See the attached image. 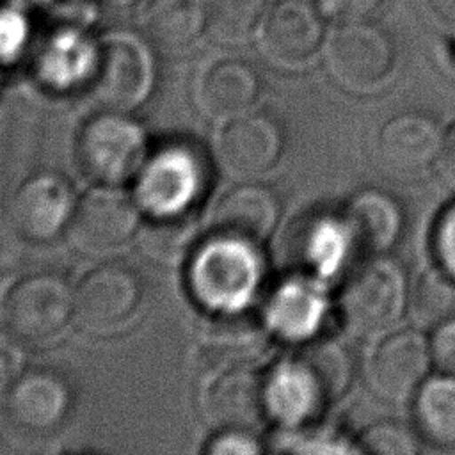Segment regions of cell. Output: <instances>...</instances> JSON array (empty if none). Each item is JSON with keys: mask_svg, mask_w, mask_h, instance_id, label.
<instances>
[{"mask_svg": "<svg viewBox=\"0 0 455 455\" xmlns=\"http://www.w3.org/2000/svg\"><path fill=\"white\" fill-rule=\"evenodd\" d=\"M409 283L402 265L386 254L366 256L345 279L338 299L339 318L354 336H377L402 318Z\"/></svg>", "mask_w": 455, "mask_h": 455, "instance_id": "1", "label": "cell"}, {"mask_svg": "<svg viewBox=\"0 0 455 455\" xmlns=\"http://www.w3.org/2000/svg\"><path fill=\"white\" fill-rule=\"evenodd\" d=\"M75 155L91 181L121 187L137 178L149 151L142 126L128 112L100 110L80 128Z\"/></svg>", "mask_w": 455, "mask_h": 455, "instance_id": "2", "label": "cell"}, {"mask_svg": "<svg viewBox=\"0 0 455 455\" xmlns=\"http://www.w3.org/2000/svg\"><path fill=\"white\" fill-rule=\"evenodd\" d=\"M256 251L254 245L212 235L190 261L188 284L194 297L215 313L245 307L261 277Z\"/></svg>", "mask_w": 455, "mask_h": 455, "instance_id": "3", "label": "cell"}, {"mask_svg": "<svg viewBox=\"0 0 455 455\" xmlns=\"http://www.w3.org/2000/svg\"><path fill=\"white\" fill-rule=\"evenodd\" d=\"M153 59L148 43L128 32L107 34L94 53L85 89L98 110L130 112L149 94Z\"/></svg>", "mask_w": 455, "mask_h": 455, "instance_id": "4", "label": "cell"}, {"mask_svg": "<svg viewBox=\"0 0 455 455\" xmlns=\"http://www.w3.org/2000/svg\"><path fill=\"white\" fill-rule=\"evenodd\" d=\"M208 185V164L190 142H165L137 174L135 199L149 215L194 212Z\"/></svg>", "mask_w": 455, "mask_h": 455, "instance_id": "5", "label": "cell"}, {"mask_svg": "<svg viewBox=\"0 0 455 455\" xmlns=\"http://www.w3.org/2000/svg\"><path fill=\"white\" fill-rule=\"evenodd\" d=\"M329 76L345 91L371 92L393 75L396 52L389 34L368 18L343 20L325 43Z\"/></svg>", "mask_w": 455, "mask_h": 455, "instance_id": "6", "label": "cell"}, {"mask_svg": "<svg viewBox=\"0 0 455 455\" xmlns=\"http://www.w3.org/2000/svg\"><path fill=\"white\" fill-rule=\"evenodd\" d=\"M73 318L75 288L59 274H28L9 288L2 302L4 325L21 341H48Z\"/></svg>", "mask_w": 455, "mask_h": 455, "instance_id": "7", "label": "cell"}, {"mask_svg": "<svg viewBox=\"0 0 455 455\" xmlns=\"http://www.w3.org/2000/svg\"><path fill=\"white\" fill-rule=\"evenodd\" d=\"M140 224L137 199L121 187L98 185L76 201L68 235L78 251L101 254L137 236Z\"/></svg>", "mask_w": 455, "mask_h": 455, "instance_id": "8", "label": "cell"}, {"mask_svg": "<svg viewBox=\"0 0 455 455\" xmlns=\"http://www.w3.org/2000/svg\"><path fill=\"white\" fill-rule=\"evenodd\" d=\"M432 366L428 339L418 329H398L370 350L366 380L379 398L402 403L418 393Z\"/></svg>", "mask_w": 455, "mask_h": 455, "instance_id": "9", "label": "cell"}, {"mask_svg": "<svg viewBox=\"0 0 455 455\" xmlns=\"http://www.w3.org/2000/svg\"><path fill=\"white\" fill-rule=\"evenodd\" d=\"M444 130L439 121L418 110H405L391 116L375 137V160L386 174L412 178L437 165Z\"/></svg>", "mask_w": 455, "mask_h": 455, "instance_id": "10", "label": "cell"}, {"mask_svg": "<svg viewBox=\"0 0 455 455\" xmlns=\"http://www.w3.org/2000/svg\"><path fill=\"white\" fill-rule=\"evenodd\" d=\"M259 46L268 60L283 68L307 64L322 48L323 18L311 0H275L259 23Z\"/></svg>", "mask_w": 455, "mask_h": 455, "instance_id": "11", "label": "cell"}, {"mask_svg": "<svg viewBox=\"0 0 455 455\" xmlns=\"http://www.w3.org/2000/svg\"><path fill=\"white\" fill-rule=\"evenodd\" d=\"M140 297V281L130 267L103 263L75 288V320L91 332L112 331L135 315Z\"/></svg>", "mask_w": 455, "mask_h": 455, "instance_id": "12", "label": "cell"}, {"mask_svg": "<svg viewBox=\"0 0 455 455\" xmlns=\"http://www.w3.org/2000/svg\"><path fill=\"white\" fill-rule=\"evenodd\" d=\"M217 149L229 174L252 178L277 165L284 149V135L274 116L247 110L224 124Z\"/></svg>", "mask_w": 455, "mask_h": 455, "instance_id": "13", "label": "cell"}, {"mask_svg": "<svg viewBox=\"0 0 455 455\" xmlns=\"http://www.w3.org/2000/svg\"><path fill=\"white\" fill-rule=\"evenodd\" d=\"M75 204L68 180L57 172L43 171L18 187L11 204V219L16 231L27 240L46 242L68 229Z\"/></svg>", "mask_w": 455, "mask_h": 455, "instance_id": "14", "label": "cell"}, {"mask_svg": "<svg viewBox=\"0 0 455 455\" xmlns=\"http://www.w3.org/2000/svg\"><path fill=\"white\" fill-rule=\"evenodd\" d=\"M279 215L281 201L274 188L259 181H245L229 188L215 204L212 235L259 247L274 233Z\"/></svg>", "mask_w": 455, "mask_h": 455, "instance_id": "15", "label": "cell"}, {"mask_svg": "<svg viewBox=\"0 0 455 455\" xmlns=\"http://www.w3.org/2000/svg\"><path fill=\"white\" fill-rule=\"evenodd\" d=\"M339 224L348 245L357 252L386 254L402 236L403 212L391 194L363 188L345 203Z\"/></svg>", "mask_w": 455, "mask_h": 455, "instance_id": "16", "label": "cell"}, {"mask_svg": "<svg viewBox=\"0 0 455 455\" xmlns=\"http://www.w3.org/2000/svg\"><path fill=\"white\" fill-rule=\"evenodd\" d=\"M206 412L220 428L254 430L270 414L267 377L245 364L228 368L208 389Z\"/></svg>", "mask_w": 455, "mask_h": 455, "instance_id": "17", "label": "cell"}, {"mask_svg": "<svg viewBox=\"0 0 455 455\" xmlns=\"http://www.w3.org/2000/svg\"><path fill=\"white\" fill-rule=\"evenodd\" d=\"M68 380L50 368L23 371L5 396L9 418L28 432H48L62 425L71 409Z\"/></svg>", "mask_w": 455, "mask_h": 455, "instance_id": "18", "label": "cell"}, {"mask_svg": "<svg viewBox=\"0 0 455 455\" xmlns=\"http://www.w3.org/2000/svg\"><path fill=\"white\" fill-rule=\"evenodd\" d=\"M261 92L256 69L238 59L208 64L196 84L199 108L210 117H235L252 108Z\"/></svg>", "mask_w": 455, "mask_h": 455, "instance_id": "19", "label": "cell"}, {"mask_svg": "<svg viewBox=\"0 0 455 455\" xmlns=\"http://www.w3.org/2000/svg\"><path fill=\"white\" fill-rule=\"evenodd\" d=\"M206 0H146L140 28L149 44L180 53L206 28Z\"/></svg>", "mask_w": 455, "mask_h": 455, "instance_id": "20", "label": "cell"}, {"mask_svg": "<svg viewBox=\"0 0 455 455\" xmlns=\"http://www.w3.org/2000/svg\"><path fill=\"white\" fill-rule=\"evenodd\" d=\"M268 409L288 427L315 419L329 405L307 368L293 355L267 377Z\"/></svg>", "mask_w": 455, "mask_h": 455, "instance_id": "21", "label": "cell"}, {"mask_svg": "<svg viewBox=\"0 0 455 455\" xmlns=\"http://www.w3.org/2000/svg\"><path fill=\"white\" fill-rule=\"evenodd\" d=\"M414 423L419 435L443 448L455 446V375L428 377L412 396Z\"/></svg>", "mask_w": 455, "mask_h": 455, "instance_id": "22", "label": "cell"}, {"mask_svg": "<svg viewBox=\"0 0 455 455\" xmlns=\"http://www.w3.org/2000/svg\"><path fill=\"white\" fill-rule=\"evenodd\" d=\"M293 355L311 371L331 405L345 396L354 379V359L345 343L315 336L306 339Z\"/></svg>", "mask_w": 455, "mask_h": 455, "instance_id": "23", "label": "cell"}, {"mask_svg": "<svg viewBox=\"0 0 455 455\" xmlns=\"http://www.w3.org/2000/svg\"><path fill=\"white\" fill-rule=\"evenodd\" d=\"M407 309L421 329H434L455 318V274L439 263L419 270L409 286Z\"/></svg>", "mask_w": 455, "mask_h": 455, "instance_id": "24", "label": "cell"}, {"mask_svg": "<svg viewBox=\"0 0 455 455\" xmlns=\"http://www.w3.org/2000/svg\"><path fill=\"white\" fill-rule=\"evenodd\" d=\"M199 220L194 212L176 215H151L139 228L140 249L156 261L176 263L196 247Z\"/></svg>", "mask_w": 455, "mask_h": 455, "instance_id": "25", "label": "cell"}, {"mask_svg": "<svg viewBox=\"0 0 455 455\" xmlns=\"http://www.w3.org/2000/svg\"><path fill=\"white\" fill-rule=\"evenodd\" d=\"M323 315V300L307 284L290 283L283 286L270 307V329L293 339H309Z\"/></svg>", "mask_w": 455, "mask_h": 455, "instance_id": "26", "label": "cell"}, {"mask_svg": "<svg viewBox=\"0 0 455 455\" xmlns=\"http://www.w3.org/2000/svg\"><path fill=\"white\" fill-rule=\"evenodd\" d=\"M267 0H208L206 30L222 44H240L259 27Z\"/></svg>", "mask_w": 455, "mask_h": 455, "instance_id": "27", "label": "cell"}, {"mask_svg": "<svg viewBox=\"0 0 455 455\" xmlns=\"http://www.w3.org/2000/svg\"><path fill=\"white\" fill-rule=\"evenodd\" d=\"M208 327V341L228 352L251 354L261 350L267 343L265 322L245 307L220 311Z\"/></svg>", "mask_w": 455, "mask_h": 455, "instance_id": "28", "label": "cell"}, {"mask_svg": "<svg viewBox=\"0 0 455 455\" xmlns=\"http://www.w3.org/2000/svg\"><path fill=\"white\" fill-rule=\"evenodd\" d=\"M421 439L416 428L402 421L380 419L359 434L355 448L371 455H416L421 451Z\"/></svg>", "mask_w": 455, "mask_h": 455, "instance_id": "29", "label": "cell"}, {"mask_svg": "<svg viewBox=\"0 0 455 455\" xmlns=\"http://www.w3.org/2000/svg\"><path fill=\"white\" fill-rule=\"evenodd\" d=\"M25 371V352L21 339L7 329L0 331V398H5L11 387Z\"/></svg>", "mask_w": 455, "mask_h": 455, "instance_id": "30", "label": "cell"}, {"mask_svg": "<svg viewBox=\"0 0 455 455\" xmlns=\"http://www.w3.org/2000/svg\"><path fill=\"white\" fill-rule=\"evenodd\" d=\"M432 249L437 263L455 274V203L448 204L435 220Z\"/></svg>", "mask_w": 455, "mask_h": 455, "instance_id": "31", "label": "cell"}, {"mask_svg": "<svg viewBox=\"0 0 455 455\" xmlns=\"http://www.w3.org/2000/svg\"><path fill=\"white\" fill-rule=\"evenodd\" d=\"M428 343L434 366L441 373L455 375V318L434 327Z\"/></svg>", "mask_w": 455, "mask_h": 455, "instance_id": "32", "label": "cell"}, {"mask_svg": "<svg viewBox=\"0 0 455 455\" xmlns=\"http://www.w3.org/2000/svg\"><path fill=\"white\" fill-rule=\"evenodd\" d=\"M204 450L208 453H259L263 446L252 430L222 428L220 434L210 439Z\"/></svg>", "mask_w": 455, "mask_h": 455, "instance_id": "33", "label": "cell"}, {"mask_svg": "<svg viewBox=\"0 0 455 455\" xmlns=\"http://www.w3.org/2000/svg\"><path fill=\"white\" fill-rule=\"evenodd\" d=\"M325 5L331 9L332 14L339 16L341 20H359L368 18L382 0H323Z\"/></svg>", "mask_w": 455, "mask_h": 455, "instance_id": "34", "label": "cell"}, {"mask_svg": "<svg viewBox=\"0 0 455 455\" xmlns=\"http://www.w3.org/2000/svg\"><path fill=\"white\" fill-rule=\"evenodd\" d=\"M437 167L441 171L443 180L448 183V187L455 190V124L444 135Z\"/></svg>", "mask_w": 455, "mask_h": 455, "instance_id": "35", "label": "cell"}, {"mask_svg": "<svg viewBox=\"0 0 455 455\" xmlns=\"http://www.w3.org/2000/svg\"><path fill=\"white\" fill-rule=\"evenodd\" d=\"M441 18L455 27V0H434Z\"/></svg>", "mask_w": 455, "mask_h": 455, "instance_id": "36", "label": "cell"}]
</instances>
